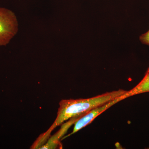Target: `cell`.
Segmentation results:
<instances>
[{
    "label": "cell",
    "mask_w": 149,
    "mask_h": 149,
    "mask_svg": "<svg viewBox=\"0 0 149 149\" xmlns=\"http://www.w3.org/2000/svg\"><path fill=\"white\" fill-rule=\"evenodd\" d=\"M126 92L125 90L119 89L90 98L62 100L60 102L57 116L54 122L47 131L37 139L36 144L40 146V144L47 140L52 131L65 121L72 118H79L90 111L122 95Z\"/></svg>",
    "instance_id": "6da1fadb"
},
{
    "label": "cell",
    "mask_w": 149,
    "mask_h": 149,
    "mask_svg": "<svg viewBox=\"0 0 149 149\" xmlns=\"http://www.w3.org/2000/svg\"><path fill=\"white\" fill-rule=\"evenodd\" d=\"M18 31V21L14 13L0 8V47L8 45Z\"/></svg>",
    "instance_id": "7a4b0ae2"
},
{
    "label": "cell",
    "mask_w": 149,
    "mask_h": 149,
    "mask_svg": "<svg viewBox=\"0 0 149 149\" xmlns=\"http://www.w3.org/2000/svg\"><path fill=\"white\" fill-rule=\"evenodd\" d=\"M135 95L134 91L131 89L130 91H127L125 94H123L122 95L119 96L114 100L82 115L75 120L74 123L73 131L70 135L74 134L80 129L90 124L99 115L108 109L112 106L115 104L121 101L124 99Z\"/></svg>",
    "instance_id": "3957f363"
},
{
    "label": "cell",
    "mask_w": 149,
    "mask_h": 149,
    "mask_svg": "<svg viewBox=\"0 0 149 149\" xmlns=\"http://www.w3.org/2000/svg\"><path fill=\"white\" fill-rule=\"evenodd\" d=\"M139 39L143 44L149 46V29L148 32L142 34Z\"/></svg>",
    "instance_id": "277c9868"
}]
</instances>
